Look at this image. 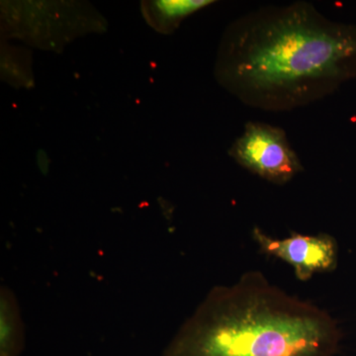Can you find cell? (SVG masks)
<instances>
[{
	"label": "cell",
	"instance_id": "6da1fadb",
	"mask_svg": "<svg viewBox=\"0 0 356 356\" xmlns=\"http://www.w3.org/2000/svg\"><path fill=\"white\" fill-rule=\"evenodd\" d=\"M220 76L252 108L307 106L356 79V26L334 22L308 2L261 7L229 26Z\"/></svg>",
	"mask_w": 356,
	"mask_h": 356
},
{
	"label": "cell",
	"instance_id": "7a4b0ae2",
	"mask_svg": "<svg viewBox=\"0 0 356 356\" xmlns=\"http://www.w3.org/2000/svg\"><path fill=\"white\" fill-rule=\"evenodd\" d=\"M339 341L327 312L250 273L210 291L163 356H332Z\"/></svg>",
	"mask_w": 356,
	"mask_h": 356
},
{
	"label": "cell",
	"instance_id": "3957f363",
	"mask_svg": "<svg viewBox=\"0 0 356 356\" xmlns=\"http://www.w3.org/2000/svg\"><path fill=\"white\" fill-rule=\"evenodd\" d=\"M229 154L243 168L273 184H286L303 170L284 131L261 122H248Z\"/></svg>",
	"mask_w": 356,
	"mask_h": 356
},
{
	"label": "cell",
	"instance_id": "277c9868",
	"mask_svg": "<svg viewBox=\"0 0 356 356\" xmlns=\"http://www.w3.org/2000/svg\"><path fill=\"white\" fill-rule=\"evenodd\" d=\"M254 238L262 252L293 266L297 278L301 281L310 280L314 274L332 270L337 266V245L331 236L296 234L278 240L255 228Z\"/></svg>",
	"mask_w": 356,
	"mask_h": 356
},
{
	"label": "cell",
	"instance_id": "5b68a950",
	"mask_svg": "<svg viewBox=\"0 0 356 356\" xmlns=\"http://www.w3.org/2000/svg\"><path fill=\"white\" fill-rule=\"evenodd\" d=\"M24 346L19 307L6 287L0 291V356H18Z\"/></svg>",
	"mask_w": 356,
	"mask_h": 356
},
{
	"label": "cell",
	"instance_id": "8992f818",
	"mask_svg": "<svg viewBox=\"0 0 356 356\" xmlns=\"http://www.w3.org/2000/svg\"><path fill=\"white\" fill-rule=\"evenodd\" d=\"M210 3H212L210 0H161L154 2V14L163 28H172L187 16Z\"/></svg>",
	"mask_w": 356,
	"mask_h": 356
}]
</instances>
